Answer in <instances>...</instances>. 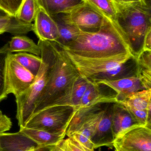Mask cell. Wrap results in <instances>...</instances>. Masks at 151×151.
<instances>
[{
  "mask_svg": "<svg viewBox=\"0 0 151 151\" xmlns=\"http://www.w3.org/2000/svg\"><path fill=\"white\" fill-rule=\"evenodd\" d=\"M113 104H105L103 112L91 137V141L95 149L103 146L110 148L113 147L114 140L112 130V119Z\"/></svg>",
  "mask_w": 151,
  "mask_h": 151,
  "instance_id": "obj_11",
  "label": "cell"
},
{
  "mask_svg": "<svg viewBox=\"0 0 151 151\" xmlns=\"http://www.w3.org/2000/svg\"><path fill=\"white\" fill-rule=\"evenodd\" d=\"M9 44L0 48V102L7 97L5 83V67L6 57L9 52Z\"/></svg>",
  "mask_w": 151,
  "mask_h": 151,
  "instance_id": "obj_27",
  "label": "cell"
},
{
  "mask_svg": "<svg viewBox=\"0 0 151 151\" xmlns=\"http://www.w3.org/2000/svg\"><path fill=\"white\" fill-rule=\"evenodd\" d=\"M60 46L65 50L87 58L134 55L125 32L115 29L106 21L98 31L92 32L81 31L76 40L65 46Z\"/></svg>",
  "mask_w": 151,
  "mask_h": 151,
  "instance_id": "obj_1",
  "label": "cell"
},
{
  "mask_svg": "<svg viewBox=\"0 0 151 151\" xmlns=\"http://www.w3.org/2000/svg\"><path fill=\"white\" fill-rule=\"evenodd\" d=\"M38 45L40 49L42 59L41 67L35 81L26 91L16 97L17 118L20 128L25 127L33 114L35 105L39 100L49 77L54 57L52 42L39 40Z\"/></svg>",
  "mask_w": 151,
  "mask_h": 151,
  "instance_id": "obj_4",
  "label": "cell"
},
{
  "mask_svg": "<svg viewBox=\"0 0 151 151\" xmlns=\"http://www.w3.org/2000/svg\"><path fill=\"white\" fill-rule=\"evenodd\" d=\"M25 0H0V10L16 17Z\"/></svg>",
  "mask_w": 151,
  "mask_h": 151,
  "instance_id": "obj_29",
  "label": "cell"
},
{
  "mask_svg": "<svg viewBox=\"0 0 151 151\" xmlns=\"http://www.w3.org/2000/svg\"><path fill=\"white\" fill-rule=\"evenodd\" d=\"M144 51H151V27L148 29L144 36L142 52Z\"/></svg>",
  "mask_w": 151,
  "mask_h": 151,
  "instance_id": "obj_33",
  "label": "cell"
},
{
  "mask_svg": "<svg viewBox=\"0 0 151 151\" xmlns=\"http://www.w3.org/2000/svg\"><path fill=\"white\" fill-rule=\"evenodd\" d=\"M38 5L52 17L66 13L84 4L85 0H37Z\"/></svg>",
  "mask_w": 151,
  "mask_h": 151,
  "instance_id": "obj_19",
  "label": "cell"
},
{
  "mask_svg": "<svg viewBox=\"0 0 151 151\" xmlns=\"http://www.w3.org/2000/svg\"><path fill=\"white\" fill-rule=\"evenodd\" d=\"M63 140H61L58 143L54 145L51 151H66L63 144Z\"/></svg>",
  "mask_w": 151,
  "mask_h": 151,
  "instance_id": "obj_34",
  "label": "cell"
},
{
  "mask_svg": "<svg viewBox=\"0 0 151 151\" xmlns=\"http://www.w3.org/2000/svg\"><path fill=\"white\" fill-rule=\"evenodd\" d=\"M0 151H1V149H0Z\"/></svg>",
  "mask_w": 151,
  "mask_h": 151,
  "instance_id": "obj_37",
  "label": "cell"
},
{
  "mask_svg": "<svg viewBox=\"0 0 151 151\" xmlns=\"http://www.w3.org/2000/svg\"><path fill=\"white\" fill-rule=\"evenodd\" d=\"M139 124L122 105L118 103L113 104L112 130L114 140L125 130Z\"/></svg>",
  "mask_w": 151,
  "mask_h": 151,
  "instance_id": "obj_15",
  "label": "cell"
},
{
  "mask_svg": "<svg viewBox=\"0 0 151 151\" xmlns=\"http://www.w3.org/2000/svg\"><path fill=\"white\" fill-rule=\"evenodd\" d=\"M151 89H144L135 92L125 100L119 102L138 110L151 111Z\"/></svg>",
  "mask_w": 151,
  "mask_h": 151,
  "instance_id": "obj_24",
  "label": "cell"
},
{
  "mask_svg": "<svg viewBox=\"0 0 151 151\" xmlns=\"http://www.w3.org/2000/svg\"><path fill=\"white\" fill-rule=\"evenodd\" d=\"M106 101L99 99L79 108L74 112L66 131V135L75 140L88 151H95L91 141L103 112Z\"/></svg>",
  "mask_w": 151,
  "mask_h": 151,
  "instance_id": "obj_5",
  "label": "cell"
},
{
  "mask_svg": "<svg viewBox=\"0 0 151 151\" xmlns=\"http://www.w3.org/2000/svg\"><path fill=\"white\" fill-rule=\"evenodd\" d=\"M36 77L19 63L9 51L5 67V88L8 95L12 93L16 97L22 95L32 86Z\"/></svg>",
  "mask_w": 151,
  "mask_h": 151,
  "instance_id": "obj_8",
  "label": "cell"
},
{
  "mask_svg": "<svg viewBox=\"0 0 151 151\" xmlns=\"http://www.w3.org/2000/svg\"><path fill=\"white\" fill-rule=\"evenodd\" d=\"M33 27L32 23H25L4 12L0 13V35L8 32L15 36L24 35L33 31Z\"/></svg>",
  "mask_w": 151,
  "mask_h": 151,
  "instance_id": "obj_17",
  "label": "cell"
},
{
  "mask_svg": "<svg viewBox=\"0 0 151 151\" xmlns=\"http://www.w3.org/2000/svg\"><path fill=\"white\" fill-rule=\"evenodd\" d=\"M118 103L122 105L127 110L134 119L138 124L151 125V111L138 110L122 102Z\"/></svg>",
  "mask_w": 151,
  "mask_h": 151,
  "instance_id": "obj_28",
  "label": "cell"
},
{
  "mask_svg": "<svg viewBox=\"0 0 151 151\" xmlns=\"http://www.w3.org/2000/svg\"><path fill=\"white\" fill-rule=\"evenodd\" d=\"M56 23L59 32V38L56 42L61 46H65L76 40L80 30L75 26L66 23L59 14L51 17Z\"/></svg>",
  "mask_w": 151,
  "mask_h": 151,
  "instance_id": "obj_21",
  "label": "cell"
},
{
  "mask_svg": "<svg viewBox=\"0 0 151 151\" xmlns=\"http://www.w3.org/2000/svg\"><path fill=\"white\" fill-rule=\"evenodd\" d=\"M19 131L40 146L56 145L65 137L64 136L54 134L42 130L26 127L20 128Z\"/></svg>",
  "mask_w": 151,
  "mask_h": 151,
  "instance_id": "obj_20",
  "label": "cell"
},
{
  "mask_svg": "<svg viewBox=\"0 0 151 151\" xmlns=\"http://www.w3.org/2000/svg\"><path fill=\"white\" fill-rule=\"evenodd\" d=\"M39 145L19 131L0 134L1 151H33Z\"/></svg>",
  "mask_w": 151,
  "mask_h": 151,
  "instance_id": "obj_14",
  "label": "cell"
},
{
  "mask_svg": "<svg viewBox=\"0 0 151 151\" xmlns=\"http://www.w3.org/2000/svg\"><path fill=\"white\" fill-rule=\"evenodd\" d=\"M58 14L66 23L75 26L84 32H96L105 21L103 17L86 1L68 12Z\"/></svg>",
  "mask_w": 151,
  "mask_h": 151,
  "instance_id": "obj_10",
  "label": "cell"
},
{
  "mask_svg": "<svg viewBox=\"0 0 151 151\" xmlns=\"http://www.w3.org/2000/svg\"><path fill=\"white\" fill-rule=\"evenodd\" d=\"M116 9L117 13L125 9L137 6V5H148L146 0H111Z\"/></svg>",
  "mask_w": 151,
  "mask_h": 151,
  "instance_id": "obj_30",
  "label": "cell"
},
{
  "mask_svg": "<svg viewBox=\"0 0 151 151\" xmlns=\"http://www.w3.org/2000/svg\"><path fill=\"white\" fill-rule=\"evenodd\" d=\"M74 110L70 106H48L33 114L25 127L65 137Z\"/></svg>",
  "mask_w": 151,
  "mask_h": 151,
  "instance_id": "obj_7",
  "label": "cell"
},
{
  "mask_svg": "<svg viewBox=\"0 0 151 151\" xmlns=\"http://www.w3.org/2000/svg\"><path fill=\"white\" fill-rule=\"evenodd\" d=\"M12 122L10 119L0 111V134L10 129Z\"/></svg>",
  "mask_w": 151,
  "mask_h": 151,
  "instance_id": "obj_32",
  "label": "cell"
},
{
  "mask_svg": "<svg viewBox=\"0 0 151 151\" xmlns=\"http://www.w3.org/2000/svg\"><path fill=\"white\" fill-rule=\"evenodd\" d=\"M117 14L119 23L136 58L142 52L144 36L151 27V6L137 5L121 11Z\"/></svg>",
  "mask_w": 151,
  "mask_h": 151,
  "instance_id": "obj_6",
  "label": "cell"
},
{
  "mask_svg": "<svg viewBox=\"0 0 151 151\" xmlns=\"http://www.w3.org/2000/svg\"><path fill=\"white\" fill-rule=\"evenodd\" d=\"M63 144L66 151H88L72 138L63 140Z\"/></svg>",
  "mask_w": 151,
  "mask_h": 151,
  "instance_id": "obj_31",
  "label": "cell"
},
{
  "mask_svg": "<svg viewBox=\"0 0 151 151\" xmlns=\"http://www.w3.org/2000/svg\"><path fill=\"white\" fill-rule=\"evenodd\" d=\"M113 147L121 151H151V125L129 128L114 140Z\"/></svg>",
  "mask_w": 151,
  "mask_h": 151,
  "instance_id": "obj_9",
  "label": "cell"
},
{
  "mask_svg": "<svg viewBox=\"0 0 151 151\" xmlns=\"http://www.w3.org/2000/svg\"><path fill=\"white\" fill-rule=\"evenodd\" d=\"M34 21L33 31L39 40L57 41L59 32L56 23L42 7H39Z\"/></svg>",
  "mask_w": 151,
  "mask_h": 151,
  "instance_id": "obj_12",
  "label": "cell"
},
{
  "mask_svg": "<svg viewBox=\"0 0 151 151\" xmlns=\"http://www.w3.org/2000/svg\"><path fill=\"white\" fill-rule=\"evenodd\" d=\"M64 50L79 74L93 82L137 76L138 65L132 54L105 58H87Z\"/></svg>",
  "mask_w": 151,
  "mask_h": 151,
  "instance_id": "obj_2",
  "label": "cell"
},
{
  "mask_svg": "<svg viewBox=\"0 0 151 151\" xmlns=\"http://www.w3.org/2000/svg\"><path fill=\"white\" fill-rule=\"evenodd\" d=\"M9 50L11 53L25 52L40 56V49L33 40L24 35H15L9 42Z\"/></svg>",
  "mask_w": 151,
  "mask_h": 151,
  "instance_id": "obj_22",
  "label": "cell"
},
{
  "mask_svg": "<svg viewBox=\"0 0 151 151\" xmlns=\"http://www.w3.org/2000/svg\"><path fill=\"white\" fill-rule=\"evenodd\" d=\"M95 83L105 84L113 90L117 94L118 102L123 101L135 92L145 89L137 76L111 81L103 80Z\"/></svg>",
  "mask_w": 151,
  "mask_h": 151,
  "instance_id": "obj_13",
  "label": "cell"
},
{
  "mask_svg": "<svg viewBox=\"0 0 151 151\" xmlns=\"http://www.w3.org/2000/svg\"><path fill=\"white\" fill-rule=\"evenodd\" d=\"M14 59L24 68L36 77L42 64V59L39 56L29 53L20 52L13 54Z\"/></svg>",
  "mask_w": 151,
  "mask_h": 151,
  "instance_id": "obj_25",
  "label": "cell"
},
{
  "mask_svg": "<svg viewBox=\"0 0 151 151\" xmlns=\"http://www.w3.org/2000/svg\"><path fill=\"white\" fill-rule=\"evenodd\" d=\"M115 151H121L119 150H117V149H115Z\"/></svg>",
  "mask_w": 151,
  "mask_h": 151,
  "instance_id": "obj_36",
  "label": "cell"
},
{
  "mask_svg": "<svg viewBox=\"0 0 151 151\" xmlns=\"http://www.w3.org/2000/svg\"><path fill=\"white\" fill-rule=\"evenodd\" d=\"M107 87L105 84L90 81L89 84L82 98L79 105L75 108L85 106L91 102L100 99L116 96H117L116 94H108L109 91L105 90Z\"/></svg>",
  "mask_w": 151,
  "mask_h": 151,
  "instance_id": "obj_23",
  "label": "cell"
},
{
  "mask_svg": "<svg viewBox=\"0 0 151 151\" xmlns=\"http://www.w3.org/2000/svg\"><path fill=\"white\" fill-rule=\"evenodd\" d=\"M105 21L119 31H123L118 20V14L111 0H85Z\"/></svg>",
  "mask_w": 151,
  "mask_h": 151,
  "instance_id": "obj_18",
  "label": "cell"
},
{
  "mask_svg": "<svg viewBox=\"0 0 151 151\" xmlns=\"http://www.w3.org/2000/svg\"><path fill=\"white\" fill-rule=\"evenodd\" d=\"M39 7L37 0H25L16 17L25 23L31 24L34 21Z\"/></svg>",
  "mask_w": 151,
  "mask_h": 151,
  "instance_id": "obj_26",
  "label": "cell"
},
{
  "mask_svg": "<svg viewBox=\"0 0 151 151\" xmlns=\"http://www.w3.org/2000/svg\"><path fill=\"white\" fill-rule=\"evenodd\" d=\"M54 145L51 146H39L36 147L33 151H51Z\"/></svg>",
  "mask_w": 151,
  "mask_h": 151,
  "instance_id": "obj_35",
  "label": "cell"
},
{
  "mask_svg": "<svg viewBox=\"0 0 151 151\" xmlns=\"http://www.w3.org/2000/svg\"><path fill=\"white\" fill-rule=\"evenodd\" d=\"M89 83L90 81L80 76L67 93L55 101L51 106H70L74 108L79 106Z\"/></svg>",
  "mask_w": 151,
  "mask_h": 151,
  "instance_id": "obj_16",
  "label": "cell"
},
{
  "mask_svg": "<svg viewBox=\"0 0 151 151\" xmlns=\"http://www.w3.org/2000/svg\"><path fill=\"white\" fill-rule=\"evenodd\" d=\"M52 42L54 57L48 79L33 114L51 106L71 88L80 76L63 48L57 42Z\"/></svg>",
  "mask_w": 151,
  "mask_h": 151,
  "instance_id": "obj_3",
  "label": "cell"
}]
</instances>
